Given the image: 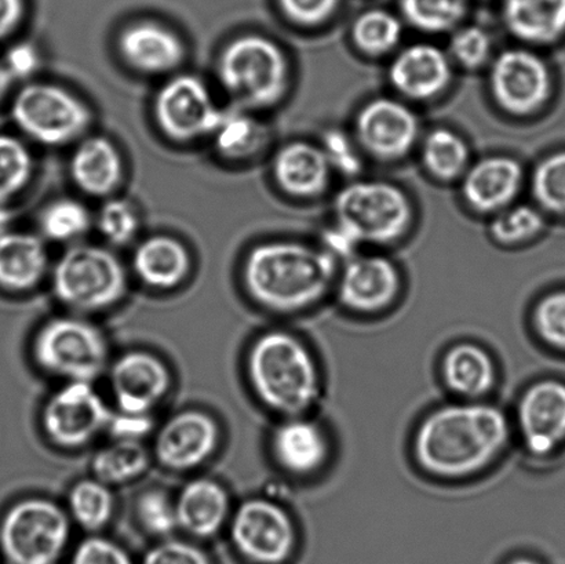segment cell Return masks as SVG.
<instances>
[{"label": "cell", "mask_w": 565, "mask_h": 564, "mask_svg": "<svg viewBox=\"0 0 565 564\" xmlns=\"http://www.w3.org/2000/svg\"><path fill=\"white\" fill-rule=\"evenodd\" d=\"M362 245L351 232L335 223L324 231L323 248L338 258H349L356 256L359 246Z\"/></svg>", "instance_id": "f907efd6"}, {"label": "cell", "mask_w": 565, "mask_h": 564, "mask_svg": "<svg viewBox=\"0 0 565 564\" xmlns=\"http://www.w3.org/2000/svg\"><path fill=\"white\" fill-rule=\"evenodd\" d=\"M24 15L25 0H0V41L21 25Z\"/></svg>", "instance_id": "816d5d0a"}, {"label": "cell", "mask_w": 565, "mask_h": 564, "mask_svg": "<svg viewBox=\"0 0 565 564\" xmlns=\"http://www.w3.org/2000/svg\"><path fill=\"white\" fill-rule=\"evenodd\" d=\"M70 518L55 502H15L0 522V551L10 564H55L70 540Z\"/></svg>", "instance_id": "ba28073f"}, {"label": "cell", "mask_w": 565, "mask_h": 564, "mask_svg": "<svg viewBox=\"0 0 565 564\" xmlns=\"http://www.w3.org/2000/svg\"><path fill=\"white\" fill-rule=\"evenodd\" d=\"M492 53V39L484 28L467 25L452 33L448 55L451 61L468 70H478L487 64Z\"/></svg>", "instance_id": "ab89813d"}, {"label": "cell", "mask_w": 565, "mask_h": 564, "mask_svg": "<svg viewBox=\"0 0 565 564\" xmlns=\"http://www.w3.org/2000/svg\"><path fill=\"white\" fill-rule=\"evenodd\" d=\"M402 290L401 273L384 256L369 254L349 258L337 279L338 300L349 311L373 315L385 311Z\"/></svg>", "instance_id": "9a60e30c"}, {"label": "cell", "mask_w": 565, "mask_h": 564, "mask_svg": "<svg viewBox=\"0 0 565 564\" xmlns=\"http://www.w3.org/2000/svg\"><path fill=\"white\" fill-rule=\"evenodd\" d=\"M113 412L90 383H68L55 391L42 412V427L54 445L79 449L108 428Z\"/></svg>", "instance_id": "8fae6325"}, {"label": "cell", "mask_w": 565, "mask_h": 564, "mask_svg": "<svg viewBox=\"0 0 565 564\" xmlns=\"http://www.w3.org/2000/svg\"><path fill=\"white\" fill-rule=\"evenodd\" d=\"M533 323L545 344L565 351V290L553 291L536 304Z\"/></svg>", "instance_id": "b9f144b4"}, {"label": "cell", "mask_w": 565, "mask_h": 564, "mask_svg": "<svg viewBox=\"0 0 565 564\" xmlns=\"http://www.w3.org/2000/svg\"><path fill=\"white\" fill-rule=\"evenodd\" d=\"M140 219L136 209L124 199H113L98 214V230L113 245L124 246L137 235Z\"/></svg>", "instance_id": "7bdbcfd3"}, {"label": "cell", "mask_w": 565, "mask_h": 564, "mask_svg": "<svg viewBox=\"0 0 565 564\" xmlns=\"http://www.w3.org/2000/svg\"><path fill=\"white\" fill-rule=\"evenodd\" d=\"M70 171L81 191L92 196H107L119 187L124 163L118 149L105 137L83 140L71 158Z\"/></svg>", "instance_id": "4316f807"}, {"label": "cell", "mask_w": 565, "mask_h": 564, "mask_svg": "<svg viewBox=\"0 0 565 564\" xmlns=\"http://www.w3.org/2000/svg\"><path fill=\"white\" fill-rule=\"evenodd\" d=\"M47 265L46 247L39 237L11 231L0 237V289H33L41 284Z\"/></svg>", "instance_id": "f1b7e54d"}, {"label": "cell", "mask_w": 565, "mask_h": 564, "mask_svg": "<svg viewBox=\"0 0 565 564\" xmlns=\"http://www.w3.org/2000/svg\"><path fill=\"white\" fill-rule=\"evenodd\" d=\"M531 191L542 212L565 219V149L535 166Z\"/></svg>", "instance_id": "d590c367"}, {"label": "cell", "mask_w": 565, "mask_h": 564, "mask_svg": "<svg viewBox=\"0 0 565 564\" xmlns=\"http://www.w3.org/2000/svg\"><path fill=\"white\" fill-rule=\"evenodd\" d=\"M523 184L522 166L513 158L494 155L480 159L462 175V195L480 213H498L511 206Z\"/></svg>", "instance_id": "7402d4cb"}, {"label": "cell", "mask_w": 565, "mask_h": 564, "mask_svg": "<svg viewBox=\"0 0 565 564\" xmlns=\"http://www.w3.org/2000/svg\"><path fill=\"white\" fill-rule=\"evenodd\" d=\"M511 423L502 408L483 401L447 403L426 414L413 451L424 472L439 479L473 477L507 450Z\"/></svg>", "instance_id": "6da1fadb"}, {"label": "cell", "mask_w": 565, "mask_h": 564, "mask_svg": "<svg viewBox=\"0 0 565 564\" xmlns=\"http://www.w3.org/2000/svg\"><path fill=\"white\" fill-rule=\"evenodd\" d=\"M321 149L331 170L345 177H356L362 171V157L354 138L340 129L327 130L321 138Z\"/></svg>", "instance_id": "ee69618b"}, {"label": "cell", "mask_w": 565, "mask_h": 564, "mask_svg": "<svg viewBox=\"0 0 565 564\" xmlns=\"http://www.w3.org/2000/svg\"><path fill=\"white\" fill-rule=\"evenodd\" d=\"M270 450L275 461L287 473L305 478L321 471L329 461V435L308 416L287 417L274 430Z\"/></svg>", "instance_id": "ffe728a7"}, {"label": "cell", "mask_w": 565, "mask_h": 564, "mask_svg": "<svg viewBox=\"0 0 565 564\" xmlns=\"http://www.w3.org/2000/svg\"><path fill=\"white\" fill-rule=\"evenodd\" d=\"M115 500L110 486L96 478L83 479L72 486L68 511L72 519L87 532L107 526L114 515Z\"/></svg>", "instance_id": "1f68e13d"}, {"label": "cell", "mask_w": 565, "mask_h": 564, "mask_svg": "<svg viewBox=\"0 0 565 564\" xmlns=\"http://www.w3.org/2000/svg\"><path fill=\"white\" fill-rule=\"evenodd\" d=\"M11 118L21 131L42 146L77 140L92 124L90 109L65 88L31 83L15 94Z\"/></svg>", "instance_id": "9c48e42d"}, {"label": "cell", "mask_w": 565, "mask_h": 564, "mask_svg": "<svg viewBox=\"0 0 565 564\" xmlns=\"http://www.w3.org/2000/svg\"><path fill=\"white\" fill-rule=\"evenodd\" d=\"M142 564H210L209 557L196 545L169 540L153 546Z\"/></svg>", "instance_id": "7dc6e473"}, {"label": "cell", "mask_w": 565, "mask_h": 564, "mask_svg": "<svg viewBox=\"0 0 565 564\" xmlns=\"http://www.w3.org/2000/svg\"><path fill=\"white\" fill-rule=\"evenodd\" d=\"M490 91L498 105L512 115L525 116L545 107L553 94L550 65L529 49H508L490 68Z\"/></svg>", "instance_id": "7c38bea8"}, {"label": "cell", "mask_w": 565, "mask_h": 564, "mask_svg": "<svg viewBox=\"0 0 565 564\" xmlns=\"http://www.w3.org/2000/svg\"><path fill=\"white\" fill-rule=\"evenodd\" d=\"M33 160L19 138L0 135V203L24 190L31 180Z\"/></svg>", "instance_id": "74e56055"}, {"label": "cell", "mask_w": 565, "mask_h": 564, "mask_svg": "<svg viewBox=\"0 0 565 564\" xmlns=\"http://www.w3.org/2000/svg\"><path fill=\"white\" fill-rule=\"evenodd\" d=\"M418 137V116L395 98L371 99L359 110L354 121V138L359 147L381 160L406 157Z\"/></svg>", "instance_id": "5bb4252c"}, {"label": "cell", "mask_w": 565, "mask_h": 564, "mask_svg": "<svg viewBox=\"0 0 565 564\" xmlns=\"http://www.w3.org/2000/svg\"><path fill=\"white\" fill-rule=\"evenodd\" d=\"M109 385L118 412L151 414L168 395L171 375L153 353L131 351L110 366Z\"/></svg>", "instance_id": "ac0fdd59"}, {"label": "cell", "mask_w": 565, "mask_h": 564, "mask_svg": "<svg viewBox=\"0 0 565 564\" xmlns=\"http://www.w3.org/2000/svg\"><path fill=\"white\" fill-rule=\"evenodd\" d=\"M441 377L459 400L483 401L495 389L497 364L483 347L458 342L443 357Z\"/></svg>", "instance_id": "603a6c76"}, {"label": "cell", "mask_w": 565, "mask_h": 564, "mask_svg": "<svg viewBox=\"0 0 565 564\" xmlns=\"http://www.w3.org/2000/svg\"><path fill=\"white\" fill-rule=\"evenodd\" d=\"M335 223L370 245H390L406 234L413 207L401 188L385 181H354L338 193Z\"/></svg>", "instance_id": "52a82bcc"}, {"label": "cell", "mask_w": 565, "mask_h": 564, "mask_svg": "<svg viewBox=\"0 0 565 564\" xmlns=\"http://www.w3.org/2000/svg\"><path fill=\"white\" fill-rule=\"evenodd\" d=\"M218 424L207 413L185 411L158 430L154 456L171 471H191L206 462L218 447Z\"/></svg>", "instance_id": "e0dca14e"}, {"label": "cell", "mask_w": 565, "mask_h": 564, "mask_svg": "<svg viewBox=\"0 0 565 564\" xmlns=\"http://www.w3.org/2000/svg\"><path fill=\"white\" fill-rule=\"evenodd\" d=\"M39 63H41V57H39L36 47L32 43L24 42L17 43L9 49L3 64L13 79H25L35 74Z\"/></svg>", "instance_id": "681fc988"}, {"label": "cell", "mask_w": 565, "mask_h": 564, "mask_svg": "<svg viewBox=\"0 0 565 564\" xmlns=\"http://www.w3.org/2000/svg\"><path fill=\"white\" fill-rule=\"evenodd\" d=\"M118 50L127 65L148 75L168 74L185 58L181 38L154 21L126 26L118 38Z\"/></svg>", "instance_id": "44dd1931"}, {"label": "cell", "mask_w": 565, "mask_h": 564, "mask_svg": "<svg viewBox=\"0 0 565 564\" xmlns=\"http://www.w3.org/2000/svg\"><path fill=\"white\" fill-rule=\"evenodd\" d=\"M402 33V21L384 9L364 11L352 25L354 46L373 57L392 52L401 42Z\"/></svg>", "instance_id": "d6a6232c"}, {"label": "cell", "mask_w": 565, "mask_h": 564, "mask_svg": "<svg viewBox=\"0 0 565 564\" xmlns=\"http://www.w3.org/2000/svg\"><path fill=\"white\" fill-rule=\"evenodd\" d=\"M53 292L75 312H102L126 295L124 264L98 246H75L65 252L53 270Z\"/></svg>", "instance_id": "8992f818"}, {"label": "cell", "mask_w": 565, "mask_h": 564, "mask_svg": "<svg viewBox=\"0 0 565 564\" xmlns=\"http://www.w3.org/2000/svg\"><path fill=\"white\" fill-rule=\"evenodd\" d=\"M231 538L237 551L258 564H281L297 546V529L285 508L267 499L243 502L232 518Z\"/></svg>", "instance_id": "30bf717a"}, {"label": "cell", "mask_w": 565, "mask_h": 564, "mask_svg": "<svg viewBox=\"0 0 565 564\" xmlns=\"http://www.w3.org/2000/svg\"><path fill=\"white\" fill-rule=\"evenodd\" d=\"M92 220L87 209L72 199L50 203L41 215L44 236L55 242H71L86 234Z\"/></svg>", "instance_id": "f35d334b"}, {"label": "cell", "mask_w": 565, "mask_h": 564, "mask_svg": "<svg viewBox=\"0 0 565 564\" xmlns=\"http://www.w3.org/2000/svg\"><path fill=\"white\" fill-rule=\"evenodd\" d=\"M278 3L282 14L294 24L315 26L329 20L341 0H278Z\"/></svg>", "instance_id": "f6af8a7d"}, {"label": "cell", "mask_w": 565, "mask_h": 564, "mask_svg": "<svg viewBox=\"0 0 565 564\" xmlns=\"http://www.w3.org/2000/svg\"><path fill=\"white\" fill-rule=\"evenodd\" d=\"M254 301L270 312L296 313L319 304L337 281V258L299 242L254 247L243 269Z\"/></svg>", "instance_id": "7a4b0ae2"}, {"label": "cell", "mask_w": 565, "mask_h": 564, "mask_svg": "<svg viewBox=\"0 0 565 564\" xmlns=\"http://www.w3.org/2000/svg\"><path fill=\"white\" fill-rule=\"evenodd\" d=\"M11 221H13V214L3 206V203H0V237L10 232Z\"/></svg>", "instance_id": "db71d44e"}, {"label": "cell", "mask_w": 565, "mask_h": 564, "mask_svg": "<svg viewBox=\"0 0 565 564\" xmlns=\"http://www.w3.org/2000/svg\"><path fill=\"white\" fill-rule=\"evenodd\" d=\"M420 158L428 173L441 181L459 179L469 168L467 142L447 129H436L425 137Z\"/></svg>", "instance_id": "4dcf8cb0"}, {"label": "cell", "mask_w": 565, "mask_h": 564, "mask_svg": "<svg viewBox=\"0 0 565 564\" xmlns=\"http://www.w3.org/2000/svg\"><path fill=\"white\" fill-rule=\"evenodd\" d=\"M507 564H544L535 557L531 556H516L509 561Z\"/></svg>", "instance_id": "11a10c76"}, {"label": "cell", "mask_w": 565, "mask_h": 564, "mask_svg": "<svg viewBox=\"0 0 565 564\" xmlns=\"http://www.w3.org/2000/svg\"><path fill=\"white\" fill-rule=\"evenodd\" d=\"M502 17L524 43L551 46L565 38V0H503Z\"/></svg>", "instance_id": "484cf974"}, {"label": "cell", "mask_w": 565, "mask_h": 564, "mask_svg": "<svg viewBox=\"0 0 565 564\" xmlns=\"http://www.w3.org/2000/svg\"><path fill=\"white\" fill-rule=\"evenodd\" d=\"M247 374L264 406L285 418L308 416L323 389L309 347L282 330L258 337L248 351Z\"/></svg>", "instance_id": "3957f363"}, {"label": "cell", "mask_w": 565, "mask_h": 564, "mask_svg": "<svg viewBox=\"0 0 565 564\" xmlns=\"http://www.w3.org/2000/svg\"><path fill=\"white\" fill-rule=\"evenodd\" d=\"M153 422L151 414L113 413L108 430L115 439L140 440L151 434Z\"/></svg>", "instance_id": "c3c4849f"}, {"label": "cell", "mask_w": 565, "mask_h": 564, "mask_svg": "<svg viewBox=\"0 0 565 564\" xmlns=\"http://www.w3.org/2000/svg\"><path fill=\"white\" fill-rule=\"evenodd\" d=\"M175 511L179 528L195 538H212L230 515V497L214 480H191L177 497Z\"/></svg>", "instance_id": "d4e9b609"}, {"label": "cell", "mask_w": 565, "mask_h": 564, "mask_svg": "<svg viewBox=\"0 0 565 564\" xmlns=\"http://www.w3.org/2000/svg\"><path fill=\"white\" fill-rule=\"evenodd\" d=\"M518 427L525 449L546 457L565 441V384L542 380L529 386L518 405Z\"/></svg>", "instance_id": "2e32d148"}, {"label": "cell", "mask_w": 565, "mask_h": 564, "mask_svg": "<svg viewBox=\"0 0 565 564\" xmlns=\"http://www.w3.org/2000/svg\"><path fill=\"white\" fill-rule=\"evenodd\" d=\"M13 76L10 75L8 68L3 63H0V103L3 102L6 94L9 93L11 83H13Z\"/></svg>", "instance_id": "f5cc1de1"}, {"label": "cell", "mask_w": 565, "mask_h": 564, "mask_svg": "<svg viewBox=\"0 0 565 564\" xmlns=\"http://www.w3.org/2000/svg\"><path fill=\"white\" fill-rule=\"evenodd\" d=\"M545 228V219L541 209L530 204L508 206L495 213L490 225L492 240L503 246L523 245L534 240Z\"/></svg>", "instance_id": "8d00e7d4"}, {"label": "cell", "mask_w": 565, "mask_h": 564, "mask_svg": "<svg viewBox=\"0 0 565 564\" xmlns=\"http://www.w3.org/2000/svg\"><path fill=\"white\" fill-rule=\"evenodd\" d=\"M137 518L148 533L168 538L179 528L175 501L163 490H148L137 501Z\"/></svg>", "instance_id": "60d3db41"}, {"label": "cell", "mask_w": 565, "mask_h": 564, "mask_svg": "<svg viewBox=\"0 0 565 564\" xmlns=\"http://www.w3.org/2000/svg\"><path fill=\"white\" fill-rule=\"evenodd\" d=\"M276 182L288 195L313 198L329 185L331 168L323 149L296 141L281 147L274 159Z\"/></svg>", "instance_id": "cb8c5ba5"}, {"label": "cell", "mask_w": 565, "mask_h": 564, "mask_svg": "<svg viewBox=\"0 0 565 564\" xmlns=\"http://www.w3.org/2000/svg\"><path fill=\"white\" fill-rule=\"evenodd\" d=\"M149 461V453L140 440L115 439L94 455L92 471L105 485H124L146 473Z\"/></svg>", "instance_id": "f546056e"}, {"label": "cell", "mask_w": 565, "mask_h": 564, "mask_svg": "<svg viewBox=\"0 0 565 564\" xmlns=\"http://www.w3.org/2000/svg\"><path fill=\"white\" fill-rule=\"evenodd\" d=\"M72 564H132L118 544L104 538H88L77 546Z\"/></svg>", "instance_id": "bcb514c9"}, {"label": "cell", "mask_w": 565, "mask_h": 564, "mask_svg": "<svg viewBox=\"0 0 565 564\" xmlns=\"http://www.w3.org/2000/svg\"><path fill=\"white\" fill-rule=\"evenodd\" d=\"M32 357L53 377L92 384L108 369L109 348L103 331L88 320L58 317L38 330Z\"/></svg>", "instance_id": "5b68a950"}, {"label": "cell", "mask_w": 565, "mask_h": 564, "mask_svg": "<svg viewBox=\"0 0 565 564\" xmlns=\"http://www.w3.org/2000/svg\"><path fill=\"white\" fill-rule=\"evenodd\" d=\"M153 114L171 140L185 142L212 135L223 114L202 79L179 75L166 82L154 98Z\"/></svg>", "instance_id": "4fadbf2b"}, {"label": "cell", "mask_w": 565, "mask_h": 564, "mask_svg": "<svg viewBox=\"0 0 565 564\" xmlns=\"http://www.w3.org/2000/svg\"><path fill=\"white\" fill-rule=\"evenodd\" d=\"M215 148L225 158L252 157L263 143V127L252 116L242 113H224L213 132Z\"/></svg>", "instance_id": "e575fe53"}, {"label": "cell", "mask_w": 565, "mask_h": 564, "mask_svg": "<svg viewBox=\"0 0 565 564\" xmlns=\"http://www.w3.org/2000/svg\"><path fill=\"white\" fill-rule=\"evenodd\" d=\"M469 0H401L404 20L417 30L443 33L456 30L468 11Z\"/></svg>", "instance_id": "836d02e7"}, {"label": "cell", "mask_w": 565, "mask_h": 564, "mask_svg": "<svg viewBox=\"0 0 565 564\" xmlns=\"http://www.w3.org/2000/svg\"><path fill=\"white\" fill-rule=\"evenodd\" d=\"M218 77L226 93L243 107L268 108L285 97L290 66L286 54L270 39L243 35L221 53Z\"/></svg>", "instance_id": "277c9868"}, {"label": "cell", "mask_w": 565, "mask_h": 564, "mask_svg": "<svg viewBox=\"0 0 565 564\" xmlns=\"http://www.w3.org/2000/svg\"><path fill=\"white\" fill-rule=\"evenodd\" d=\"M132 268L142 284L152 289L171 290L190 274L191 256L174 237L152 236L136 248Z\"/></svg>", "instance_id": "83f0119b"}, {"label": "cell", "mask_w": 565, "mask_h": 564, "mask_svg": "<svg viewBox=\"0 0 565 564\" xmlns=\"http://www.w3.org/2000/svg\"><path fill=\"white\" fill-rule=\"evenodd\" d=\"M452 79L450 55L430 43L403 49L390 66V82L402 96L417 102L440 96Z\"/></svg>", "instance_id": "d6986e66"}]
</instances>
